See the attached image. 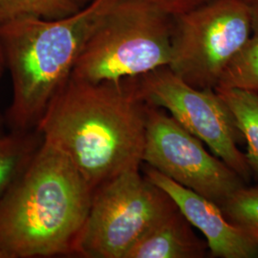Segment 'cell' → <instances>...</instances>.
<instances>
[{
	"label": "cell",
	"instance_id": "obj_8",
	"mask_svg": "<svg viewBox=\"0 0 258 258\" xmlns=\"http://www.w3.org/2000/svg\"><path fill=\"white\" fill-rule=\"evenodd\" d=\"M143 163L221 207L244 185L230 166L171 116L148 105Z\"/></svg>",
	"mask_w": 258,
	"mask_h": 258
},
{
	"label": "cell",
	"instance_id": "obj_6",
	"mask_svg": "<svg viewBox=\"0 0 258 258\" xmlns=\"http://www.w3.org/2000/svg\"><path fill=\"white\" fill-rule=\"evenodd\" d=\"M251 34L245 0H211L175 16L168 67L195 88L214 90L223 69Z\"/></svg>",
	"mask_w": 258,
	"mask_h": 258
},
{
	"label": "cell",
	"instance_id": "obj_2",
	"mask_svg": "<svg viewBox=\"0 0 258 258\" xmlns=\"http://www.w3.org/2000/svg\"><path fill=\"white\" fill-rule=\"evenodd\" d=\"M92 195L69 158L42 139L0 197V246L9 258L75 254Z\"/></svg>",
	"mask_w": 258,
	"mask_h": 258
},
{
	"label": "cell",
	"instance_id": "obj_5",
	"mask_svg": "<svg viewBox=\"0 0 258 258\" xmlns=\"http://www.w3.org/2000/svg\"><path fill=\"white\" fill-rule=\"evenodd\" d=\"M124 171L98 186L78 239L75 254L86 258H125L147 231L175 204L140 172Z\"/></svg>",
	"mask_w": 258,
	"mask_h": 258
},
{
	"label": "cell",
	"instance_id": "obj_4",
	"mask_svg": "<svg viewBox=\"0 0 258 258\" xmlns=\"http://www.w3.org/2000/svg\"><path fill=\"white\" fill-rule=\"evenodd\" d=\"M174 18L147 0H119L86 40L71 77L101 83L168 66Z\"/></svg>",
	"mask_w": 258,
	"mask_h": 258
},
{
	"label": "cell",
	"instance_id": "obj_9",
	"mask_svg": "<svg viewBox=\"0 0 258 258\" xmlns=\"http://www.w3.org/2000/svg\"><path fill=\"white\" fill-rule=\"evenodd\" d=\"M144 170L148 180L171 198L188 223L203 232L213 254L225 258H249L257 254L258 239L228 221L217 204L148 165Z\"/></svg>",
	"mask_w": 258,
	"mask_h": 258
},
{
	"label": "cell",
	"instance_id": "obj_22",
	"mask_svg": "<svg viewBox=\"0 0 258 258\" xmlns=\"http://www.w3.org/2000/svg\"><path fill=\"white\" fill-rule=\"evenodd\" d=\"M253 236H254L256 239H258V232H255V233L253 234Z\"/></svg>",
	"mask_w": 258,
	"mask_h": 258
},
{
	"label": "cell",
	"instance_id": "obj_21",
	"mask_svg": "<svg viewBox=\"0 0 258 258\" xmlns=\"http://www.w3.org/2000/svg\"><path fill=\"white\" fill-rule=\"evenodd\" d=\"M2 133H4V122H3V120H2V118L0 116V135Z\"/></svg>",
	"mask_w": 258,
	"mask_h": 258
},
{
	"label": "cell",
	"instance_id": "obj_18",
	"mask_svg": "<svg viewBox=\"0 0 258 258\" xmlns=\"http://www.w3.org/2000/svg\"><path fill=\"white\" fill-rule=\"evenodd\" d=\"M6 60H5V55H4V49L2 45L1 37H0V80L4 74V71L6 70Z\"/></svg>",
	"mask_w": 258,
	"mask_h": 258
},
{
	"label": "cell",
	"instance_id": "obj_15",
	"mask_svg": "<svg viewBox=\"0 0 258 258\" xmlns=\"http://www.w3.org/2000/svg\"><path fill=\"white\" fill-rule=\"evenodd\" d=\"M220 208L232 224L252 235L258 232V186H243Z\"/></svg>",
	"mask_w": 258,
	"mask_h": 258
},
{
	"label": "cell",
	"instance_id": "obj_1",
	"mask_svg": "<svg viewBox=\"0 0 258 258\" xmlns=\"http://www.w3.org/2000/svg\"><path fill=\"white\" fill-rule=\"evenodd\" d=\"M147 108L135 78L89 83L70 77L36 129L69 158L94 192L113 177L141 168Z\"/></svg>",
	"mask_w": 258,
	"mask_h": 258
},
{
	"label": "cell",
	"instance_id": "obj_19",
	"mask_svg": "<svg viewBox=\"0 0 258 258\" xmlns=\"http://www.w3.org/2000/svg\"><path fill=\"white\" fill-rule=\"evenodd\" d=\"M77 2V4L82 8L83 6H85L86 4H88L89 2H91L92 0H75Z\"/></svg>",
	"mask_w": 258,
	"mask_h": 258
},
{
	"label": "cell",
	"instance_id": "obj_3",
	"mask_svg": "<svg viewBox=\"0 0 258 258\" xmlns=\"http://www.w3.org/2000/svg\"><path fill=\"white\" fill-rule=\"evenodd\" d=\"M119 0H92L59 19L29 18L0 25L13 83L7 119L13 130H32L70 79L94 29Z\"/></svg>",
	"mask_w": 258,
	"mask_h": 258
},
{
	"label": "cell",
	"instance_id": "obj_7",
	"mask_svg": "<svg viewBox=\"0 0 258 258\" xmlns=\"http://www.w3.org/2000/svg\"><path fill=\"white\" fill-rule=\"evenodd\" d=\"M135 82L140 97L148 105L166 109L238 175H249L247 157L237 148L240 131L231 111L214 90L195 88L168 66L135 77Z\"/></svg>",
	"mask_w": 258,
	"mask_h": 258
},
{
	"label": "cell",
	"instance_id": "obj_17",
	"mask_svg": "<svg viewBox=\"0 0 258 258\" xmlns=\"http://www.w3.org/2000/svg\"><path fill=\"white\" fill-rule=\"evenodd\" d=\"M249 6L252 33H258V0L246 1Z\"/></svg>",
	"mask_w": 258,
	"mask_h": 258
},
{
	"label": "cell",
	"instance_id": "obj_13",
	"mask_svg": "<svg viewBox=\"0 0 258 258\" xmlns=\"http://www.w3.org/2000/svg\"><path fill=\"white\" fill-rule=\"evenodd\" d=\"M215 88L258 93V33H252L232 55L223 69Z\"/></svg>",
	"mask_w": 258,
	"mask_h": 258
},
{
	"label": "cell",
	"instance_id": "obj_23",
	"mask_svg": "<svg viewBox=\"0 0 258 258\" xmlns=\"http://www.w3.org/2000/svg\"><path fill=\"white\" fill-rule=\"evenodd\" d=\"M245 1H248V0H245Z\"/></svg>",
	"mask_w": 258,
	"mask_h": 258
},
{
	"label": "cell",
	"instance_id": "obj_10",
	"mask_svg": "<svg viewBox=\"0 0 258 258\" xmlns=\"http://www.w3.org/2000/svg\"><path fill=\"white\" fill-rule=\"evenodd\" d=\"M205 248L190 224L176 209L151 227L129 249L125 258L202 257Z\"/></svg>",
	"mask_w": 258,
	"mask_h": 258
},
{
	"label": "cell",
	"instance_id": "obj_12",
	"mask_svg": "<svg viewBox=\"0 0 258 258\" xmlns=\"http://www.w3.org/2000/svg\"><path fill=\"white\" fill-rule=\"evenodd\" d=\"M214 91L231 111L237 128L246 139L249 167L258 173V93L233 88H215Z\"/></svg>",
	"mask_w": 258,
	"mask_h": 258
},
{
	"label": "cell",
	"instance_id": "obj_20",
	"mask_svg": "<svg viewBox=\"0 0 258 258\" xmlns=\"http://www.w3.org/2000/svg\"><path fill=\"white\" fill-rule=\"evenodd\" d=\"M0 258H9L8 253L0 246Z\"/></svg>",
	"mask_w": 258,
	"mask_h": 258
},
{
	"label": "cell",
	"instance_id": "obj_14",
	"mask_svg": "<svg viewBox=\"0 0 258 258\" xmlns=\"http://www.w3.org/2000/svg\"><path fill=\"white\" fill-rule=\"evenodd\" d=\"M80 8L75 0H0V25L29 18L59 19Z\"/></svg>",
	"mask_w": 258,
	"mask_h": 258
},
{
	"label": "cell",
	"instance_id": "obj_11",
	"mask_svg": "<svg viewBox=\"0 0 258 258\" xmlns=\"http://www.w3.org/2000/svg\"><path fill=\"white\" fill-rule=\"evenodd\" d=\"M42 142L37 129L0 135V197L24 171Z\"/></svg>",
	"mask_w": 258,
	"mask_h": 258
},
{
	"label": "cell",
	"instance_id": "obj_16",
	"mask_svg": "<svg viewBox=\"0 0 258 258\" xmlns=\"http://www.w3.org/2000/svg\"><path fill=\"white\" fill-rule=\"evenodd\" d=\"M147 1L175 17L194 9L196 7H199L211 0H147Z\"/></svg>",
	"mask_w": 258,
	"mask_h": 258
}]
</instances>
